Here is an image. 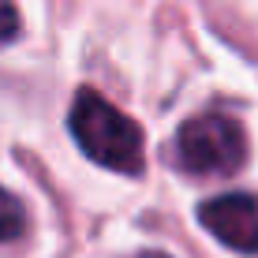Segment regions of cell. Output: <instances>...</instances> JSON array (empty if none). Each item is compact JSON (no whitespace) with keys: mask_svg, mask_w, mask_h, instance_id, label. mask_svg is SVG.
Wrapping results in <instances>:
<instances>
[{"mask_svg":"<svg viewBox=\"0 0 258 258\" xmlns=\"http://www.w3.org/2000/svg\"><path fill=\"white\" fill-rule=\"evenodd\" d=\"M68 127L79 150L90 161L112 168L120 176H139L146 168V135L131 116H123L97 90H79L68 112Z\"/></svg>","mask_w":258,"mask_h":258,"instance_id":"cell-1","label":"cell"},{"mask_svg":"<svg viewBox=\"0 0 258 258\" xmlns=\"http://www.w3.org/2000/svg\"><path fill=\"white\" fill-rule=\"evenodd\" d=\"M176 165L195 176H232L247 165V131L228 112H202L176 131Z\"/></svg>","mask_w":258,"mask_h":258,"instance_id":"cell-2","label":"cell"},{"mask_svg":"<svg viewBox=\"0 0 258 258\" xmlns=\"http://www.w3.org/2000/svg\"><path fill=\"white\" fill-rule=\"evenodd\" d=\"M199 225L239 254H258V199L243 191L213 195L199 206Z\"/></svg>","mask_w":258,"mask_h":258,"instance_id":"cell-3","label":"cell"},{"mask_svg":"<svg viewBox=\"0 0 258 258\" xmlns=\"http://www.w3.org/2000/svg\"><path fill=\"white\" fill-rule=\"evenodd\" d=\"M26 232V210L15 195H8L0 187V243H12Z\"/></svg>","mask_w":258,"mask_h":258,"instance_id":"cell-4","label":"cell"},{"mask_svg":"<svg viewBox=\"0 0 258 258\" xmlns=\"http://www.w3.org/2000/svg\"><path fill=\"white\" fill-rule=\"evenodd\" d=\"M19 8H15V0H0V41H12L19 38Z\"/></svg>","mask_w":258,"mask_h":258,"instance_id":"cell-5","label":"cell"},{"mask_svg":"<svg viewBox=\"0 0 258 258\" xmlns=\"http://www.w3.org/2000/svg\"><path fill=\"white\" fill-rule=\"evenodd\" d=\"M135 258H168V254H161V251H139Z\"/></svg>","mask_w":258,"mask_h":258,"instance_id":"cell-6","label":"cell"}]
</instances>
